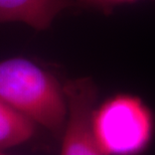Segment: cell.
Segmentation results:
<instances>
[{"label": "cell", "instance_id": "obj_7", "mask_svg": "<svg viewBox=\"0 0 155 155\" xmlns=\"http://www.w3.org/2000/svg\"><path fill=\"white\" fill-rule=\"evenodd\" d=\"M0 155H6V154H4V153H2L1 151H0Z\"/></svg>", "mask_w": 155, "mask_h": 155}, {"label": "cell", "instance_id": "obj_3", "mask_svg": "<svg viewBox=\"0 0 155 155\" xmlns=\"http://www.w3.org/2000/svg\"><path fill=\"white\" fill-rule=\"evenodd\" d=\"M64 94L68 114L61 138V155H104L92 124L99 94L94 80L89 77L66 80Z\"/></svg>", "mask_w": 155, "mask_h": 155}, {"label": "cell", "instance_id": "obj_6", "mask_svg": "<svg viewBox=\"0 0 155 155\" xmlns=\"http://www.w3.org/2000/svg\"><path fill=\"white\" fill-rule=\"evenodd\" d=\"M144 0H76L77 9L83 10H95L101 12L104 15H110L114 11V9L120 5L132 4Z\"/></svg>", "mask_w": 155, "mask_h": 155}, {"label": "cell", "instance_id": "obj_4", "mask_svg": "<svg viewBox=\"0 0 155 155\" xmlns=\"http://www.w3.org/2000/svg\"><path fill=\"white\" fill-rule=\"evenodd\" d=\"M75 9L76 0H0V23L19 21L45 30L61 12Z\"/></svg>", "mask_w": 155, "mask_h": 155}, {"label": "cell", "instance_id": "obj_5", "mask_svg": "<svg viewBox=\"0 0 155 155\" xmlns=\"http://www.w3.org/2000/svg\"><path fill=\"white\" fill-rule=\"evenodd\" d=\"M35 132V122L0 101V151L25 143Z\"/></svg>", "mask_w": 155, "mask_h": 155}, {"label": "cell", "instance_id": "obj_1", "mask_svg": "<svg viewBox=\"0 0 155 155\" xmlns=\"http://www.w3.org/2000/svg\"><path fill=\"white\" fill-rule=\"evenodd\" d=\"M58 74L24 58L0 61V101L61 139L68 107Z\"/></svg>", "mask_w": 155, "mask_h": 155}, {"label": "cell", "instance_id": "obj_2", "mask_svg": "<svg viewBox=\"0 0 155 155\" xmlns=\"http://www.w3.org/2000/svg\"><path fill=\"white\" fill-rule=\"evenodd\" d=\"M93 130L104 155H143L155 135V115L143 99L118 93L95 108Z\"/></svg>", "mask_w": 155, "mask_h": 155}]
</instances>
